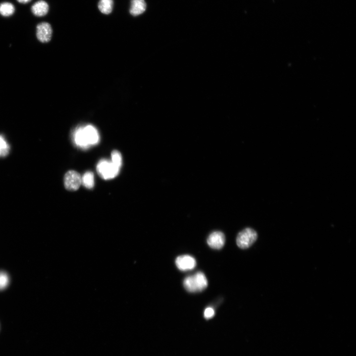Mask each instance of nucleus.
<instances>
[{
	"label": "nucleus",
	"instance_id": "1",
	"mask_svg": "<svg viewBox=\"0 0 356 356\" xmlns=\"http://www.w3.org/2000/svg\"><path fill=\"white\" fill-rule=\"evenodd\" d=\"M208 285L207 277L201 272L186 278L184 281L185 288L190 293L201 292L206 289Z\"/></svg>",
	"mask_w": 356,
	"mask_h": 356
},
{
	"label": "nucleus",
	"instance_id": "2",
	"mask_svg": "<svg viewBox=\"0 0 356 356\" xmlns=\"http://www.w3.org/2000/svg\"><path fill=\"white\" fill-rule=\"evenodd\" d=\"M120 169V168L115 166L112 162L107 160H101L96 166V171L98 175L106 180L116 178L119 174Z\"/></svg>",
	"mask_w": 356,
	"mask_h": 356
},
{
	"label": "nucleus",
	"instance_id": "3",
	"mask_svg": "<svg viewBox=\"0 0 356 356\" xmlns=\"http://www.w3.org/2000/svg\"><path fill=\"white\" fill-rule=\"evenodd\" d=\"M258 239V234L255 230L247 228L238 234L237 244L241 249H247L250 247Z\"/></svg>",
	"mask_w": 356,
	"mask_h": 356
},
{
	"label": "nucleus",
	"instance_id": "4",
	"mask_svg": "<svg viewBox=\"0 0 356 356\" xmlns=\"http://www.w3.org/2000/svg\"><path fill=\"white\" fill-rule=\"evenodd\" d=\"M82 184V178L76 171H68L64 177V186L66 189L69 191H76Z\"/></svg>",
	"mask_w": 356,
	"mask_h": 356
},
{
	"label": "nucleus",
	"instance_id": "5",
	"mask_svg": "<svg viewBox=\"0 0 356 356\" xmlns=\"http://www.w3.org/2000/svg\"><path fill=\"white\" fill-rule=\"evenodd\" d=\"M52 33V26L48 23H42L37 26V38L41 43L49 42L51 40Z\"/></svg>",
	"mask_w": 356,
	"mask_h": 356
},
{
	"label": "nucleus",
	"instance_id": "6",
	"mask_svg": "<svg viewBox=\"0 0 356 356\" xmlns=\"http://www.w3.org/2000/svg\"><path fill=\"white\" fill-rule=\"evenodd\" d=\"M175 263L177 268L182 271L192 270L196 265L195 260L189 255L178 257L175 261Z\"/></svg>",
	"mask_w": 356,
	"mask_h": 356
},
{
	"label": "nucleus",
	"instance_id": "7",
	"mask_svg": "<svg viewBox=\"0 0 356 356\" xmlns=\"http://www.w3.org/2000/svg\"><path fill=\"white\" fill-rule=\"evenodd\" d=\"M226 241L224 234L220 231H215L208 237L207 242L209 245L214 249H220L225 245Z\"/></svg>",
	"mask_w": 356,
	"mask_h": 356
},
{
	"label": "nucleus",
	"instance_id": "8",
	"mask_svg": "<svg viewBox=\"0 0 356 356\" xmlns=\"http://www.w3.org/2000/svg\"><path fill=\"white\" fill-rule=\"evenodd\" d=\"M83 132L86 140L89 145H94L99 141V136L96 129L91 125L83 127Z\"/></svg>",
	"mask_w": 356,
	"mask_h": 356
},
{
	"label": "nucleus",
	"instance_id": "9",
	"mask_svg": "<svg viewBox=\"0 0 356 356\" xmlns=\"http://www.w3.org/2000/svg\"><path fill=\"white\" fill-rule=\"evenodd\" d=\"M73 140L75 144L82 149H86L90 146L84 136L83 127L77 128L73 134Z\"/></svg>",
	"mask_w": 356,
	"mask_h": 356
},
{
	"label": "nucleus",
	"instance_id": "10",
	"mask_svg": "<svg viewBox=\"0 0 356 356\" xmlns=\"http://www.w3.org/2000/svg\"><path fill=\"white\" fill-rule=\"evenodd\" d=\"M146 8L144 0H132L130 13L133 16H138L143 13Z\"/></svg>",
	"mask_w": 356,
	"mask_h": 356
},
{
	"label": "nucleus",
	"instance_id": "11",
	"mask_svg": "<svg viewBox=\"0 0 356 356\" xmlns=\"http://www.w3.org/2000/svg\"><path fill=\"white\" fill-rule=\"evenodd\" d=\"M48 4L44 1H39L35 3L31 7L33 14L37 17H43L46 15L48 11Z\"/></svg>",
	"mask_w": 356,
	"mask_h": 356
},
{
	"label": "nucleus",
	"instance_id": "12",
	"mask_svg": "<svg viewBox=\"0 0 356 356\" xmlns=\"http://www.w3.org/2000/svg\"><path fill=\"white\" fill-rule=\"evenodd\" d=\"M98 6L101 13L105 15H109L113 11L114 1L113 0H100Z\"/></svg>",
	"mask_w": 356,
	"mask_h": 356
},
{
	"label": "nucleus",
	"instance_id": "13",
	"mask_svg": "<svg viewBox=\"0 0 356 356\" xmlns=\"http://www.w3.org/2000/svg\"><path fill=\"white\" fill-rule=\"evenodd\" d=\"M82 184L88 189H93L95 185L94 173L90 171L86 172L82 178Z\"/></svg>",
	"mask_w": 356,
	"mask_h": 356
},
{
	"label": "nucleus",
	"instance_id": "14",
	"mask_svg": "<svg viewBox=\"0 0 356 356\" xmlns=\"http://www.w3.org/2000/svg\"><path fill=\"white\" fill-rule=\"evenodd\" d=\"M14 6L10 3H3L0 4V14L4 17L12 16L15 12Z\"/></svg>",
	"mask_w": 356,
	"mask_h": 356
},
{
	"label": "nucleus",
	"instance_id": "15",
	"mask_svg": "<svg viewBox=\"0 0 356 356\" xmlns=\"http://www.w3.org/2000/svg\"><path fill=\"white\" fill-rule=\"evenodd\" d=\"M112 162L117 166L121 168L122 165V158L120 152L115 150L112 153Z\"/></svg>",
	"mask_w": 356,
	"mask_h": 356
},
{
	"label": "nucleus",
	"instance_id": "16",
	"mask_svg": "<svg viewBox=\"0 0 356 356\" xmlns=\"http://www.w3.org/2000/svg\"><path fill=\"white\" fill-rule=\"evenodd\" d=\"M9 279L8 275L3 272H0V290L4 289L8 285Z\"/></svg>",
	"mask_w": 356,
	"mask_h": 356
},
{
	"label": "nucleus",
	"instance_id": "17",
	"mask_svg": "<svg viewBox=\"0 0 356 356\" xmlns=\"http://www.w3.org/2000/svg\"><path fill=\"white\" fill-rule=\"evenodd\" d=\"M9 146L5 140L0 137V156L5 157L8 154Z\"/></svg>",
	"mask_w": 356,
	"mask_h": 356
},
{
	"label": "nucleus",
	"instance_id": "18",
	"mask_svg": "<svg viewBox=\"0 0 356 356\" xmlns=\"http://www.w3.org/2000/svg\"><path fill=\"white\" fill-rule=\"evenodd\" d=\"M214 310L213 309L209 308L206 309L204 313L205 317L206 319H209L213 318L214 316Z\"/></svg>",
	"mask_w": 356,
	"mask_h": 356
},
{
	"label": "nucleus",
	"instance_id": "19",
	"mask_svg": "<svg viewBox=\"0 0 356 356\" xmlns=\"http://www.w3.org/2000/svg\"><path fill=\"white\" fill-rule=\"evenodd\" d=\"M17 1L21 3L26 4L31 1V0H17Z\"/></svg>",
	"mask_w": 356,
	"mask_h": 356
}]
</instances>
